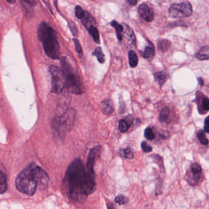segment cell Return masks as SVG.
<instances>
[{
    "instance_id": "obj_1",
    "label": "cell",
    "mask_w": 209,
    "mask_h": 209,
    "mask_svg": "<svg viewBox=\"0 0 209 209\" xmlns=\"http://www.w3.org/2000/svg\"><path fill=\"white\" fill-rule=\"evenodd\" d=\"M64 181L69 198L75 201H84L96 189L95 176L89 172L79 158L69 166Z\"/></svg>"
},
{
    "instance_id": "obj_2",
    "label": "cell",
    "mask_w": 209,
    "mask_h": 209,
    "mask_svg": "<svg viewBox=\"0 0 209 209\" xmlns=\"http://www.w3.org/2000/svg\"><path fill=\"white\" fill-rule=\"evenodd\" d=\"M49 178L46 172L34 163L30 164L24 169L15 180V187L20 193L28 196L33 195L37 188H45Z\"/></svg>"
},
{
    "instance_id": "obj_3",
    "label": "cell",
    "mask_w": 209,
    "mask_h": 209,
    "mask_svg": "<svg viewBox=\"0 0 209 209\" xmlns=\"http://www.w3.org/2000/svg\"><path fill=\"white\" fill-rule=\"evenodd\" d=\"M38 37L43 44L47 55L52 59H58L60 54V45L55 30L42 22L38 28Z\"/></svg>"
},
{
    "instance_id": "obj_4",
    "label": "cell",
    "mask_w": 209,
    "mask_h": 209,
    "mask_svg": "<svg viewBox=\"0 0 209 209\" xmlns=\"http://www.w3.org/2000/svg\"><path fill=\"white\" fill-rule=\"evenodd\" d=\"M61 63V69L66 79V86L72 93L82 94L84 92V86L79 76L75 72L74 69L65 57L62 58Z\"/></svg>"
},
{
    "instance_id": "obj_5",
    "label": "cell",
    "mask_w": 209,
    "mask_h": 209,
    "mask_svg": "<svg viewBox=\"0 0 209 209\" xmlns=\"http://www.w3.org/2000/svg\"><path fill=\"white\" fill-rule=\"evenodd\" d=\"M49 71L52 78V92L60 93L66 86V79L61 69L54 65L49 67Z\"/></svg>"
},
{
    "instance_id": "obj_6",
    "label": "cell",
    "mask_w": 209,
    "mask_h": 209,
    "mask_svg": "<svg viewBox=\"0 0 209 209\" xmlns=\"http://www.w3.org/2000/svg\"><path fill=\"white\" fill-rule=\"evenodd\" d=\"M192 12L193 7L189 1L173 4L169 9L170 17L175 19L188 17L191 15Z\"/></svg>"
},
{
    "instance_id": "obj_7",
    "label": "cell",
    "mask_w": 209,
    "mask_h": 209,
    "mask_svg": "<svg viewBox=\"0 0 209 209\" xmlns=\"http://www.w3.org/2000/svg\"><path fill=\"white\" fill-rule=\"evenodd\" d=\"M76 113L72 109H68L63 115L60 117H57L62 124L66 127L67 131H70L74 126Z\"/></svg>"
},
{
    "instance_id": "obj_8",
    "label": "cell",
    "mask_w": 209,
    "mask_h": 209,
    "mask_svg": "<svg viewBox=\"0 0 209 209\" xmlns=\"http://www.w3.org/2000/svg\"><path fill=\"white\" fill-rule=\"evenodd\" d=\"M101 147L100 146H96L93 148H91L90 150L87 161V169L89 172L93 176H94V164L96 161V158L98 157L99 155L100 154L101 151Z\"/></svg>"
},
{
    "instance_id": "obj_9",
    "label": "cell",
    "mask_w": 209,
    "mask_h": 209,
    "mask_svg": "<svg viewBox=\"0 0 209 209\" xmlns=\"http://www.w3.org/2000/svg\"><path fill=\"white\" fill-rule=\"evenodd\" d=\"M138 12L141 17L147 22H150L154 19V12L146 4H141L138 7Z\"/></svg>"
},
{
    "instance_id": "obj_10",
    "label": "cell",
    "mask_w": 209,
    "mask_h": 209,
    "mask_svg": "<svg viewBox=\"0 0 209 209\" xmlns=\"http://www.w3.org/2000/svg\"><path fill=\"white\" fill-rule=\"evenodd\" d=\"M101 109L102 112L106 115H111L114 111L113 102L111 99L104 100L101 104Z\"/></svg>"
},
{
    "instance_id": "obj_11",
    "label": "cell",
    "mask_w": 209,
    "mask_h": 209,
    "mask_svg": "<svg viewBox=\"0 0 209 209\" xmlns=\"http://www.w3.org/2000/svg\"><path fill=\"white\" fill-rule=\"evenodd\" d=\"M155 79L158 82V85L160 87H162L163 84L166 82V81L169 78V74L164 72V71H161L156 72L154 74Z\"/></svg>"
},
{
    "instance_id": "obj_12",
    "label": "cell",
    "mask_w": 209,
    "mask_h": 209,
    "mask_svg": "<svg viewBox=\"0 0 209 209\" xmlns=\"http://www.w3.org/2000/svg\"><path fill=\"white\" fill-rule=\"evenodd\" d=\"M196 57L200 60H209V46H204L196 54Z\"/></svg>"
},
{
    "instance_id": "obj_13",
    "label": "cell",
    "mask_w": 209,
    "mask_h": 209,
    "mask_svg": "<svg viewBox=\"0 0 209 209\" xmlns=\"http://www.w3.org/2000/svg\"><path fill=\"white\" fill-rule=\"evenodd\" d=\"M155 54V49L153 44L147 46L144 50L142 52V56L146 59H152Z\"/></svg>"
},
{
    "instance_id": "obj_14",
    "label": "cell",
    "mask_w": 209,
    "mask_h": 209,
    "mask_svg": "<svg viewBox=\"0 0 209 209\" xmlns=\"http://www.w3.org/2000/svg\"><path fill=\"white\" fill-rule=\"evenodd\" d=\"M7 189V178L6 174L1 170L0 172V193L1 194H3L6 191Z\"/></svg>"
},
{
    "instance_id": "obj_15",
    "label": "cell",
    "mask_w": 209,
    "mask_h": 209,
    "mask_svg": "<svg viewBox=\"0 0 209 209\" xmlns=\"http://www.w3.org/2000/svg\"><path fill=\"white\" fill-rule=\"evenodd\" d=\"M82 22L87 29H89L91 26H94V25H95V21L94 19L87 12H85V14L82 19Z\"/></svg>"
},
{
    "instance_id": "obj_16",
    "label": "cell",
    "mask_w": 209,
    "mask_h": 209,
    "mask_svg": "<svg viewBox=\"0 0 209 209\" xmlns=\"http://www.w3.org/2000/svg\"><path fill=\"white\" fill-rule=\"evenodd\" d=\"M191 171L193 173L194 179V180L198 181L199 180L200 176H201V172H202L201 166L198 163H194L191 164Z\"/></svg>"
},
{
    "instance_id": "obj_17",
    "label": "cell",
    "mask_w": 209,
    "mask_h": 209,
    "mask_svg": "<svg viewBox=\"0 0 209 209\" xmlns=\"http://www.w3.org/2000/svg\"><path fill=\"white\" fill-rule=\"evenodd\" d=\"M124 27H126L125 31H124V37L129 42H130L133 44H134L136 42V39H135V36L134 34L133 31L127 25H125Z\"/></svg>"
},
{
    "instance_id": "obj_18",
    "label": "cell",
    "mask_w": 209,
    "mask_h": 209,
    "mask_svg": "<svg viewBox=\"0 0 209 209\" xmlns=\"http://www.w3.org/2000/svg\"><path fill=\"white\" fill-rule=\"evenodd\" d=\"M128 59H129V64L131 67H135L137 66L139 60L138 57L133 50H130L128 53Z\"/></svg>"
},
{
    "instance_id": "obj_19",
    "label": "cell",
    "mask_w": 209,
    "mask_h": 209,
    "mask_svg": "<svg viewBox=\"0 0 209 209\" xmlns=\"http://www.w3.org/2000/svg\"><path fill=\"white\" fill-rule=\"evenodd\" d=\"M111 25H112V27H113L115 29L117 39L119 40L120 41H121L122 40V38H123L122 33L124 31L123 27L121 24H120L119 23H118L117 22H116L115 20H114L111 22Z\"/></svg>"
},
{
    "instance_id": "obj_20",
    "label": "cell",
    "mask_w": 209,
    "mask_h": 209,
    "mask_svg": "<svg viewBox=\"0 0 209 209\" xmlns=\"http://www.w3.org/2000/svg\"><path fill=\"white\" fill-rule=\"evenodd\" d=\"M170 42L167 39H161L158 41V50L162 52H166L170 47Z\"/></svg>"
},
{
    "instance_id": "obj_21",
    "label": "cell",
    "mask_w": 209,
    "mask_h": 209,
    "mask_svg": "<svg viewBox=\"0 0 209 209\" xmlns=\"http://www.w3.org/2000/svg\"><path fill=\"white\" fill-rule=\"evenodd\" d=\"M89 32L91 35L93 40L94 42H96L97 44L100 43V39H99V31L95 26H91L90 28L88 29Z\"/></svg>"
},
{
    "instance_id": "obj_22",
    "label": "cell",
    "mask_w": 209,
    "mask_h": 209,
    "mask_svg": "<svg viewBox=\"0 0 209 209\" xmlns=\"http://www.w3.org/2000/svg\"><path fill=\"white\" fill-rule=\"evenodd\" d=\"M93 55L96 57L99 63H104L105 62V56L100 47H98L96 48L94 51L93 52Z\"/></svg>"
},
{
    "instance_id": "obj_23",
    "label": "cell",
    "mask_w": 209,
    "mask_h": 209,
    "mask_svg": "<svg viewBox=\"0 0 209 209\" xmlns=\"http://www.w3.org/2000/svg\"><path fill=\"white\" fill-rule=\"evenodd\" d=\"M170 113L169 109L168 107H165L160 112V115L159 116V121L160 122H164L166 121L169 117Z\"/></svg>"
},
{
    "instance_id": "obj_24",
    "label": "cell",
    "mask_w": 209,
    "mask_h": 209,
    "mask_svg": "<svg viewBox=\"0 0 209 209\" xmlns=\"http://www.w3.org/2000/svg\"><path fill=\"white\" fill-rule=\"evenodd\" d=\"M198 137L200 141V142L204 145V146H207L209 144V141L207 139L206 136L205 132L203 130H201L198 132Z\"/></svg>"
},
{
    "instance_id": "obj_25",
    "label": "cell",
    "mask_w": 209,
    "mask_h": 209,
    "mask_svg": "<svg viewBox=\"0 0 209 209\" xmlns=\"http://www.w3.org/2000/svg\"><path fill=\"white\" fill-rule=\"evenodd\" d=\"M129 125L128 124V123L124 120H120L119 123V129L120 131L122 133L126 132L128 129L129 128Z\"/></svg>"
},
{
    "instance_id": "obj_26",
    "label": "cell",
    "mask_w": 209,
    "mask_h": 209,
    "mask_svg": "<svg viewBox=\"0 0 209 209\" xmlns=\"http://www.w3.org/2000/svg\"><path fill=\"white\" fill-rule=\"evenodd\" d=\"M121 155L125 158H128V159H132L134 157L133 152L129 148L126 149L121 150Z\"/></svg>"
},
{
    "instance_id": "obj_27",
    "label": "cell",
    "mask_w": 209,
    "mask_h": 209,
    "mask_svg": "<svg viewBox=\"0 0 209 209\" xmlns=\"http://www.w3.org/2000/svg\"><path fill=\"white\" fill-rule=\"evenodd\" d=\"M144 136L148 140H153L155 137V134L151 128H147L144 131Z\"/></svg>"
},
{
    "instance_id": "obj_28",
    "label": "cell",
    "mask_w": 209,
    "mask_h": 209,
    "mask_svg": "<svg viewBox=\"0 0 209 209\" xmlns=\"http://www.w3.org/2000/svg\"><path fill=\"white\" fill-rule=\"evenodd\" d=\"M128 198L123 194L118 195L115 199V201L119 205L125 204L128 202Z\"/></svg>"
},
{
    "instance_id": "obj_29",
    "label": "cell",
    "mask_w": 209,
    "mask_h": 209,
    "mask_svg": "<svg viewBox=\"0 0 209 209\" xmlns=\"http://www.w3.org/2000/svg\"><path fill=\"white\" fill-rule=\"evenodd\" d=\"M75 14L77 18L82 19L85 14V12L80 6H77L75 9Z\"/></svg>"
},
{
    "instance_id": "obj_30",
    "label": "cell",
    "mask_w": 209,
    "mask_h": 209,
    "mask_svg": "<svg viewBox=\"0 0 209 209\" xmlns=\"http://www.w3.org/2000/svg\"><path fill=\"white\" fill-rule=\"evenodd\" d=\"M73 41H74V45H75V48H76V52H77V54L79 56H82L83 55V51H82V49L81 45L79 40L74 38L73 39Z\"/></svg>"
},
{
    "instance_id": "obj_31",
    "label": "cell",
    "mask_w": 209,
    "mask_h": 209,
    "mask_svg": "<svg viewBox=\"0 0 209 209\" xmlns=\"http://www.w3.org/2000/svg\"><path fill=\"white\" fill-rule=\"evenodd\" d=\"M201 108L203 109L204 114L209 111V98H204L201 102Z\"/></svg>"
},
{
    "instance_id": "obj_32",
    "label": "cell",
    "mask_w": 209,
    "mask_h": 209,
    "mask_svg": "<svg viewBox=\"0 0 209 209\" xmlns=\"http://www.w3.org/2000/svg\"><path fill=\"white\" fill-rule=\"evenodd\" d=\"M68 26L71 30V31L72 32V34L75 36H77V34H78V31H77V27L75 25L74 23H73L72 21L71 20H69L68 21Z\"/></svg>"
},
{
    "instance_id": "obj_33",
    "label": "cell",
    "mask_w": 209,
    "mask_h": 209,
    "mask_svg": "<svg viewBox=\"0 0 209 209\" xmlns=\"http://www.w3.org/2000/svg\"><path fill=\"white\" fill-rule=\"evenodd\" d=\"M141 148L143 151L145 153H150L152 151V147L149 146L148 144L145 141H143L141 143Z\"/></svg>"
},
{
    "instance_id": "obj_34",
    "label": "cell",
    "mask_w": 209,
    "mask_h": 209,
    "mask_svg": "<svg viewBox=\"0 0 209 209\" xmlns=\"http://www.w3.org/2000/svg\"><path fill=\"white\" fill-rule=\"evenodd\" d=\"M124 120L128 123V124L129 125V126H131L133 123L134 118L132 115H128L124 118Z\"/></svg>"
},
{
    "instance_id": "obj_35",
    "label": "cell",
    "mask_w": 209,
    "mask_h": 209,
    "mask_svg": "<svg viewBox=\"0 0 209 209\" xmlns=\"http://www.w3.org/2000/svg\"><path fill=\"white\" fill-rule=\"evenodd\" d=\"M128 2L130 5H131V6H134V5H136V4H137V1H136V0H128Z\"/></svg>"
},
{
    "instance_id": "obj_36",
    "label": "cell",
    "mask_w": 209,
    "mask_h": 209,
    "mask_svg": "<svg viewBox=\"0 0 209 209\" xmlns=\"http://www.w3.org/2000/svg\"><path fill=\"white\" fill-rule=\"evenodd\" d=\"M107 209H115L114 206H113V204L111 202H109L107 204Z\"/></svg>"
},
{
    "instance_id": "obj_37",
    "label": "cell",
    "mask_w": 209,
    "mask_h": 209,
    "mask_svg": "<svg viewBox=\"0 0 209 209\" xmlns=\"http://www.w3.org/2000/svg\"><path fill=\"white\" fill-rule=\"evenodd\" d=\"M204 131L209 134V124H204Z\"/></svg>"
},
{
    "instance_id": "obj_38",
    "label": "cell",
    "mask_w": 209,
    "mask_h": 209,
    "mask_svg": "<svg viewBox=\"0 0 209 209\" xmlns=\"http://www.w3.org/2000/svg\"><path fill=\"white\" fill-rule=\"evenodd\" d=\"M198 81L199 82V84H200L201 85H203V84H204V81L201 78L198 79Z\"/></svg>"
},
{
    "instance_id": "obj_39",
    "label": "cell",
    "mask_w": 209,
    "mask_h": 209,
    "mask_svg": "<svg viewBox=\"0 0 209 209\" xmlns=\"http://www.w3.org/2000/svg\"><path fill=\"white\" fill-rule=\"evenodd\" d=\"M204 124H209V116H208L206 120H205V122H204Z\"/></svg>"
},
{
    "instance_id": "obj_40",
    "label": "cell",
    "mask_w": 209,
    "mask_h": 209,
    "mask_svg": "<svg viewBox=\"0 0 209 209\" xmlns=\"http://www.w3.org/2000/svg\"><path fill=\"white\" fill-rule=\"evenodd\" d=\"M7 2H8L9 3H14L15 2V1H9V0H7Z\"/></svg>"
}]
</instances>
